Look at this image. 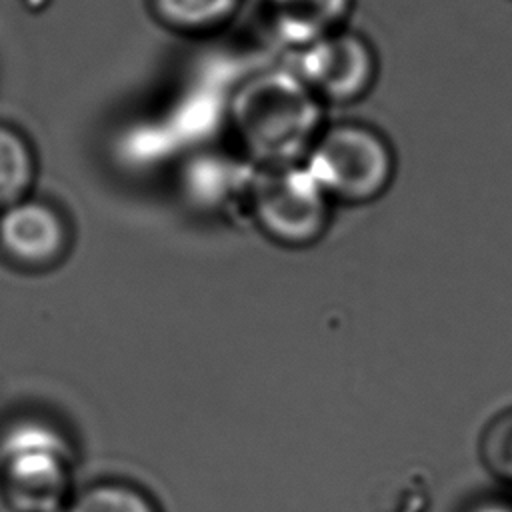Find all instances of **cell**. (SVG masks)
Wrapping results in <instances>:
<instances>
[{
	"label": "cell",
	"instance_id": "cell-1",
	"mask_svg": "<svg viewBox=\"0 0 512 512\" xmlns=\"http://www.w3.org/2000/svg\"><path fill=\"white\" fill-rule=\"evenodd\" d=\"M230 110L240 144L262 168L302 164L326 124V108L292 68H268L246 78Z\"/></svg>",
	"mask_w": 512,
	"mask_h": 512
},
{
	"label": "cell",
	"instance_id": "cell-2",
	"mask_svg": "<svg viewBox=\"0 0 512 512\" xmlns=\"http://www.w3.org/2000/svg\"><path fill=\"white\" fill-rule=\"evenodd\" d=\"M332 204L366 206L394 184L398 160L388 136L360 120L326 122L304 162Z\"/></svg>",
	"mask_w": 512,
	"mask_h": 512
},
{
	"label": "cell",
	"instance_id": "cell-3",
	"mask_svg": "<svg viewBox=\"0 0 512 512\" xmlns=\"http://www.w3.org/2000/svg\"><path fill=\"white\" fill-rule=\"evenodd\" d=\"M250 206L260 228L284 246L316 244L332 220V200L304 164L262 168L250 184Z\"/></svg>",
	"mask_w": 512,
	"mask_h": 512
},
{
	"label": "cell",
	"instance_id": "cell-4",
	"mask_svg": "<svg viewBox=\"0 0 512 512\" xmlns=\"http://www.w3.org/2000/svg\"><path fill=\"white\" fill-rule=\"evenodd\" d=\"M0 482L18 512H60L70 490V458L60 436L38 426L16 428L0 448Z\"/></svg>",
	"mask_w": 512,
	"mask_h": 512
},
{
	"label": "cell",
	"instance_id": "cell-5",
	"mask_svg": "<svg viewBox=\"0 0 512 512\" xmlns=\"http://www.w3.org/2000/svg\"><path fill=\"white\" fill-rule=\"evenodd\" d=\"M292 70L324 108L364 100L380 72L370 40L344 26L300 46Z\"/></svg>",
	"mask_w": 512,
	"mask_h": 512
},
{
	"label": "cell",
	"instance_id": "cell-6",
	"mask_svg": "<svg viewBox=\"0 0 512 512\" xmlns=\"http://www.w3.org/2000/svg\"><path fill=\"white\" fill-rule=\"evenodd\" d=\"M60 216L38 202H16L0 218V242L4 250L24 264H48L64 248Z\"/></svg>",
	"mask_w": 512,
	"mask_h": 512
},
{
	"label": "cell",
	"instance_id": "cell-7",
	"mask_svg": "<svg viewBox=\"0 0 512 512\" xmlns=\"http://www.w3.org/2000/svg\"><path fill=\"white\" fill-rule=\"evenodd\" d=\"M274 32L300 48L336 28L350 10V0H264Z\"/></svg>",
	"mask_w": 512,
	"mask_h": 512
},
{
	"label": "cell",
	"instance_id": "cell-8",
	"mask_svg": "<svg viewBox=\"0 0 512 512\" xmlns=\"http://www.w3.org/2000/svg\"><path fill=\"white\" fill-rule=\"evenodd\" d=\"M240 0H150L154 16L174 30H206L228 20Z\"/></svg>",
	"mask_w": 512,
	"mask_h": 512
},
{
	"label": "cell",
	"instance_id": "cell-9",
	"mask_svg": "<svg viewBox=\"0 0 512 512\" xmlns=\"http://www.w3.org/2000/svg\"><path fill=\"white\" fill-rule=\"evenodd\" d=\"M32 180V156L20 134L0 126V206L20 202Z\"/></svg>",
	"mask_w": 512,
	"mask_h": 512
},
{
	"label": "cell",
	"instance_id": "cell-10",
	"mask_svg": "<svg viewBox=\"0 0 512 512\" xmlns=\"http://www.w3.org/2000/svg\"><path fill=\"white\" fill-rule=\"evenodd\" d=\"M476 448L486 472L512 486V406L498 410L484 424Z\"/></svg>",
	"mask_w": 512,
	"mask_h": 512
},
{
	"label": "cell",
	"instance_id": "cell-11",
	"mask_svg": "<svg viewBox=\"0 0 512 512\" xmlns=\"http://www.w3.org/2000/svg\"><path fill=\"white\" fill-rule=\"evenodd\" d=\"M66 512H158V508L134 486L96 484L78 494Z\"/></svg>",
	"mask_w": 512,
	"mask_h": 512
}]
</instances>
